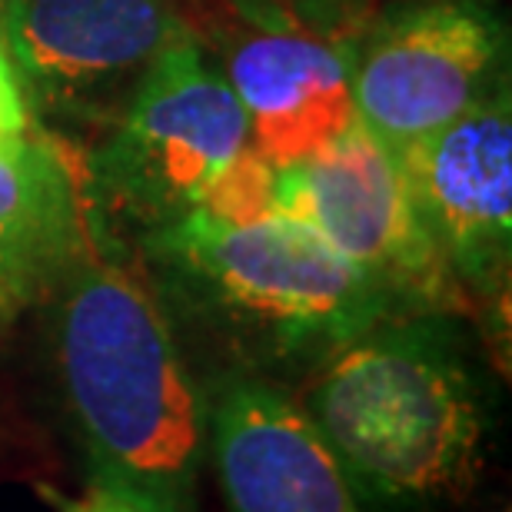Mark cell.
<instances>
[{"label":"cell","mask_w":512,"mask_h":512,"mask_svg":"<svg viewBox=\"0 0 512 512\" xmlns=\"http://www.w3.org/2000/svg\"><path fill=\"white\" fill-rule=\"evenodd\" d=\"M57 353L77 426L104 466L180 512L200 456V406L160 303L124 266L87 263L70 276Z\"/></svg>","instance_id":"1"},{"label":"cell","mask_w":512,"mask_h":512,"mask_svg":"<svg viewBox=\"0 0 512 512\" xmlns=\"http://www.w3.org/2000/svg\"><path fill=\"white\" fill-rule=\"evenodd\" d=\"M306 413L346 473L383 499H443L473 483L483 413L463 363L426 330H366L310 389Z\"/></svg>","instance_id":"2"},{"label":"cell","mask_w":512,"mask_h":512,"mask_svg":"<svg viewBox=\"0 0 512 512\" xmlns=\"http://www.w3.org/2000/svg\"><path fill=\"white\" fill-rule=\"evenodd\" d=\"M163 243L207 296L270 326L286 343L346 346L389 310L383 293L353 263L290 217L227 227L187 210L170 223Z\"/></svg>","instance_id":"3"},{"label":"cell","mask_w":512,"mask_h":512,"mask_svg":"<svg viewBox=\"0 0 512 512\" xmlns=\"http://www.w3.org/2000/svg\"><path fill=\"white\" fill-rule=\"evenodd\" d=\"M280 217L313 227L389 306L463 310V283L419 220L396 153L360 117L313 160L280 170Z\"/></svg>","instance_id":"4"},{"label":"cell","mask_w":512,"mask_h":512,"mask_svg":"<svg viewBox=\"0 0 512 512\" xmlns=\"http://www.w3.org/2000/svg\"><path fill=\"white\" fill-rule=\"evenodd\" d=\"M503 57L506 30L476 0L399 10L353 54L356 117L396 153L493 94Z\"/></svg>","instance_id":"5"},{"label":"cell","mask_w":512,"mask_h":512,"mask_svg":"<svg viewBox=\"0 0 512 512\" xmlns=\"http://www.w3.org/2000/svg\"><path fill=\"white\" fill-rule=\"evenodd\" d=\"M243 147L247 110L237 90L180 30L133 87L124 127L104 153V173L130 203L180 217Z\"/></svg>","instance_id":"6"},{"label":"cell","mask_w":512,"mask_h":512,"mask_svg":"<svg viewBox=\"0 0 512 512\" xmlns=\"http://www.w3.org/2000/svg\"><path fill=\"white\" fill-rule=\"evenodd\" d=\"M416 213L456 280L496 290L512 250V107L499 84L453 124L396 150Z\"/></svg>","instance_id":"7"},{"label":"cell","mask_w":512,"mask_h":512,"mask_svg":"<svg viewBox=\"0 0 512 512\" xmlns=\"http://www.w3.org/2000/svg\"><path fill=\"white\" fill-rule=\"evenodd\" d=\"M180 30L170 0H0L10 64L47 97L140 80Z\"/></svg>","instance_id":"8"},{"label":"cell","mask_w":512,"mask_h":512,"mask_svg":"<svg viewBox=\"0 0 512 512\" xmlns=\"http://www.w3.org/2000/svg\"><path fill=\"white\" fill-rule=\"evenodd\" d=\"M213 456L230 512H363L330 439L270 386L240 383L220 399Z\"/></svg>","instance_id":"9"},{"label":"cell","mask_w":512,"mask_h":512,"mask_svg":"<svg viewBox=\"0 0 512 512\" xmlns=\"http://www.w3.org/2000/svg\"><path fill=\"white\" fill-rule=\"evenodd\" d=\"M353 54L333 37L286 27L240 40L227 80L247 110V143L266 163H306L353 127Z\"/></svg>","instance_id":"10"},{"label":"cell","mask_w":512,"mask_h":512,"mask_svg":"<svg viewBox=\"0 0 512 512\" xmlns=\"http://www.w3.org/2000/svg\"><path fill=\"white\" fill-rule=\"evenodd\" d=\"M84 250L74 177L44 140L0 143V293L10 306L74 270Z\"/></svg>","instance_id":"11"},{"label":"cell","mask_w":512,"mask_h":512,"mask_svg":"<svg viewBox=\"0 0 512 512\" xmlns=\"http://www.w3.org/2000/svg\"><path fill=\"white\" fill-rule=\"evenodd\" d=\"M190 210L227 227L280 217V167L266 163L247 143L197 190Z\"/></svg>","instance_id":"12"},{"label":"cell","mask_w":512,"mask_h":512,"mask_svg":"<svg viewBox=\"0 0 512 512\" xmlns=\"http://www.w3.org/2000/svg\"><path fill=\"white\" fill-rule=\"evenodd\" d=\"M40 496H44L57 512H163L153 499H147L133 486L120 483V479H110L104 473L74 499L57 493V489H47V486H40Z\"/></svg>","instance_id":"13"},{"label":"cell","mask_w":512,"mask_h":512,"mask_svg":"<svg viewBox=\"0 0 512 512\" xmlns=\"http://www.w3.org/2000/svg\"><path fill=\"white\" fill-rule=\"evenodd\" d=\"M24 124H27V114H24V97H20V84H17V70L10 64L4 40H0V143L24 133Z\"/></svg>","instance_id":"14"},{"label":"cell","mask_w":512,"mask_h":512,"mask_svg":"<svg viewBox=\"0 0 512 512\" xmlns=\"http://www.w3.org/2000/svg\"><path fill=\"white\" fill-rule=\"evenodd\" d=\"M10 310H14V306H10V303L4 300V293H0V323L7 320V313H10Z\"/></svg>","instance_id":"15"}]
</instances>
